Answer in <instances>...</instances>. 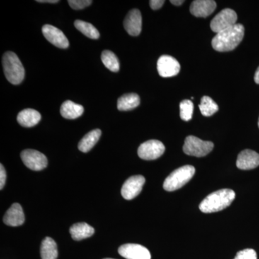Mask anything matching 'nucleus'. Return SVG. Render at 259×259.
<instances>
[{"mask_svg": "<svg viewBox=\"0 0 259 259\" xmlns=\"http://www.w3.org/2000/svg\"><path fill=\"white\" fill-rule=\"evenodd\" d=\"M245 28L241 24H236L231 28L218 32L213 37L212 46L214 50L227 52L234 50L244 37Z\"/></svg>", "mask_w": 259, "mask_h": 259, "instance_id": "1", "label": "nucleus"}, {"mask_svg": "<svg viewBox=\"0 0 259 259\" xmlns=\"http://www.w3.org/2000/svg\"><path fill=\"white\" fill-rule=\"evenodd\" d=\"M236 197L234 191L230 189L216 191L209 194L199 204V208L204 213L219 212L231 205Z\"/></svg>", "mask_w": 259, "mask_h": 259, "instance_id": "2", "label": "nucleus"}, {"mask_svg": "<svg viewBox=\"0 0 259 259\" xmlns=\"http://www.w3.org/2000/svg\"><path fill=\"white\" fill-rule=\"evenodd\" d=\"M3 69L7 79L13 84H20L25 78V69L15 53L8 51L3 58Z\"/></svg>", "mask_w": 259, "mask_h": 259, "instance_id": "3", "label": "nucleus"}, {"mask_svg": "<svg viewBox=\"0 0 259 259\" xmlns=\"http://www.w3.org/2000/svg\"><path fill=\"white\" fill-rule=\"evenodd\" d=\"M195 174V168L191 165H186L175 170L164 182L163 189L168 192L179 190L188 183Z\"/></svg>", "mask_w": 259, "mask_h": 259, "instance_id": "4", "label": "nucleus"}, {"mask_svg": "<svg viewBox=\"0 0 259 259\" xmlns=\"http://www.w3.org/2000/svg\"><path fill=\"white\" fill-rule=\"evenodd\" d=\"M214 144L211 141H204L190 136L186 138L183 151L188 156L203 157L212 151Z\"/></svg>", "mask_w": 259, "mask_h": 259, "instance_id": "5", "label": "nucleus"}, {"mask_svg": "<svg viewBox=\"0 0 259 259\" xmlns=\"http://www.w3.org/2000/svg\"><path fill=\"white\" fill-rule=\"evenodd\" d=\"M237 19L238 16L234 10L229 8L223 10L211 21V30L218 33L236 25Z\"/></svg>", "mask_w": 259, "mask_h": 259, "instance_id": "6", "label": "nucleus"}, {"mask_svg": "<svg viewBox=\"0 0 259 259\" xmlns=\"http://www.w3.org/2000/svg\"><path fill=\"white\" fill-rule=\"evenodd\" d=\"M165 151L164 145L157 140H150L139 146L138 154L140 158L147 161L161 157Z\"/></svg>", "mask_w": 259, "mask_h": 259, "instance_id": "7", "label": "nucleus"}, {"mask_svg": "<svg viewBox=\"0 0 259 259\" xmlns=\"http://www.w3.org/2000/svg\"><path fill=\"white\" fill-rule=\"evenodd\" d=\"M24 164L32 171H41L47 168L48 159L44 153L35 150L27 149L20 154Z\"/></svg>", "mask_w": 259, "mask_h": 259, "instance_id": "8", "label": "nucleus"}, {"mask_svg": "<svg viewBox=\"0 0 259 259\" xmlns=\"http://www.w3.org/2000/svg\"><path fill=\"white\" fill-rule=\"evenodd\" d=\"M158 74L161 77L168 78L177 76L180 71V64L175 58L168 55H163L158 59L157 62Z\"/></svg>", "mask_w": 259, "mask_h": 259, "instance_id": "9", "label": "nucleus"}, {"mask_svg": "<svg viewBox=\"0 0 259 259\" xmlns=\"http://www.w3.org/2000/svg\"><path fill=\"white\" fill-rule=\"evenodd\" d=\"M145 182L146 180L141 175L131 177L127 179L121 190V194L123 198L127 200H131L137 197L142 191Z\"/></svg>", "mask_w": 259, "mask_h": 259, "instance_id": "10", "label": "nucleus"}, {"mask_svg": "<svg viewBox=\"0 0 259 259\" xmlns=\"http://www.w3.org/2000/svg\"><path fill=\"white\" fill-rule=\"evenodd\" d=\"M42 32L46 38L51 44L60 49H67L69 42L64 32L51 25H45L42 26Z\"/></svg>", "mask_w": 259, "mask_h": 259, "instance_id": "11", "label": "nucleus"}, {"mask_svg": "<svg viewBox=\"0 0 259 259\" xmlns=\"http://www.w3.org/2000/svg\"><path fill=\"white\" fill-rule=\"evenodd\" d=\"M118 253L126 259H151L149 250L139 244L127 243L121 245Z\"/></svg>", "mask_w": 259, "mask_h": 259, "instance_id": "12", "label": "nucleus"}, {"mask_svg": "<svg viewBox=\"0 0 259 259\" xmlns=\"http://www.w3.org/2000/svg\"><path fill=\"white\" fill-rule=\"evenodd\" d=\"M124 28L129 35L138 36L142 30V16L138 9L131 10L124 20Z\"/></svg>", "mask_w": 259, "mask_h": 259, "instance_id": "13", "label": "nucleus"}, {"mask_svg": "<svg viewBox=\"0 0 259 259\" xmlns=\"http://www.w3.org/2000/svg\"><path fill=\"white\" fill-rule=\"evenodd\" d=\"M236 166L242 170L253 169L259 166V154L252 150L246 149L238 154Z\"/></svg>", "mask_w": 259, "mask_h": 259, "instance_id": "14", "label": "nucleus"}, {"mask_svg": "<svg viewBox=\"0 0 259 259\" xmlns=\"http://www.w3.org/2000/svg\"><path fill=\"white\" fill-rule=\"evenodd\" d=\"M217 4L213 0H195L190 6V13L197 18H207L216 9Z\"/></svg>", "mask_w": 259, "mask_h": 259, "instance_id": "15", "label": "nucleus"}, {"mask_svg": "<svg viewBox=\"0 0 259 259\" xmlns=\"http://www.w3.org/2000/svg\"><path fill=\"white\" fill-rule=\"evenodd\" d=\"M25 214L21 205L14 203L5 213L3 221L7 226L17 227L22 226L25 222Z\"/></svg>", "mask_w": 259, "mask_h": 259, "instance_id": "16", "label": "nucleus"}, {"mask_svg": "<svg viewBox=\"0 0 259 259\" xmlns=\"http://www.w3.org/2000/svg\"><path fill=\"white\" fill-rule=\"evenodd\" d=\"M41 119V115L33 109H25L18 115V122L20 125L25 127H31L36 125Z\"/></svg>", "mask_w": 259, "mask_h": 259, "instance_id": "17", "label": "nucleus"}, {"mask_svg": "<svg viewBox=\"0 0 259 259\" xmlns=\"http://www.w3.org/2000/svg\"><path fill=\"white\" fill-rule=\"evenodd\" d=\"M84 109L82 105L74 103L71 100H66L61 105V115L63 117L69 120H74L83 115Z\"/></svg>", "mask_w": 259, "mask_h": 259, "instance_id": "18", "label": "nucleus"}, {"mask_svg": "<svg viewBox=\"0 0 259 259\" xmlns=\"http://www.w3.org/2000/svg\"><path fill=\"white\" fill-rule=\"evenodd\" d=\"M70 233L75 241H81L93 236L95 229L88 223H78L71 227Z\"/></svg>", "mask_w": 259, "mask_h": 259, "instance_id": "19", "label": "nucleus"}, {"mask_svg": "<svg viewBox=\"0 0 259 259\" xmlns=\"http://www.w3.org/2000/svg\"><path fill=\"white\" fill-rule=\"evenodd\" d=\"M102 132L100 129H95L90 131L83 136L80 141L78 148L81 152L88 153L97 144L100 138L101 137Z\"/></svg>", "mask_w": 259, "mask_h": 259, "instance_id": "20", "label": "nucleus"}, {"mask_svg": "<svg viewBox=\"0 0 259 259\" xmlns=\"http://www.w3.org/2000/svg\"><path fill=\"white\" fill-rule=\"evenodd\" d=\"M140 102L141 100L137 94H126L117 100V109L120 111H128L139 106Z\"/></svg>", "mask_w": 259, "mask_h": 259, "instance_id": "21", "label": "nucleus"}, {"mask_svg": "<svg viewBox=\"0 0 259 259\" xmlns=\"http://www.w3.org/2000/svg\"><path fill=\"white\" fill-rule=\"evenodd\" d=\"M40 255L42 259H57V245L50 237H47L42 241Z\"/></svg>", "mask_w": 259, "mask_h": 259, "instance_id": "22", "label": "nucleus"}, {"mask_svg": "<svg viewBox=\"0 0 259 259\" xmlns=\"http://www.w3.org/2000/svg\"><path fill=\"white\" fill-rule=\"evenodd\" d=\"M74 26L81 33L91 39H98L100 32L91 23H87L83 20H77L74 22Z\"/></svg>", "mask_w": 259, "mask_h": 259, "instance_id": "23", "label": "nucleus"}, {"mask_svg": "<svg viewBox=\"0 0 259 259\" xmlns=\"http://www.w3.org/2000/svg\"><path fill=\"white\" fill-rule=\"evenodd\" d=\"M101 59L105 67L112 72H117L120 70V63L118 59L112 51H104L102 54Z\"/></svg>", "mask_w": 259, "mask_h": 259, "instance_id": "24", "label": "nucleus"}, {"mask_svg": "<svg viewBox=\"0 0 259 259\" xmlns=\"http://www.w3.org/2000/svg\"><path fill=\"white\" fill-rule=\"evenodd\" d=\"M199 110L202 115L205 117H210L218 111V105L212 98L209 97L204 96L201 99V103L199 105Z\"/></svg>", "mask_w": 259, "mask_h": 259, "instance_id": "25", "label": "nucleus"}, {"mask_svg": "<svg viewBox=\"0 0 259 259\" xmlns=\"http://www.w3.org/2000/svg\"><path fill=\"white\" fill-rule=\"evenodd\" d=\"M194 104L191 100H185L180 103V117L184 121H189L192 118Z\"/></svg>", "mask_w": 259, "mask_h": 259, "instance_id": "26", "label": "nucleus"}, {"mask_svg": "<svg viewBox=\"0 0 259 259\" xmlns=\"http://www.w3.org/2000/svg\"><path fill=\"white\" fill-rule=\"evenodd\" d=\"M70 7L74 10H82L93 3L92 0H69Z\"/></svg>", "mask_w": 259, "mask_h": 259, "instance_id": "27", "label": "nucleus"}, {"mask_svg": "<svg viewBox=\"0 0 259 259\" xmlns=\"http://www.w3.org/2000/svg\"><path fill=\"white\" fill-rule=\"evenodd\" d=\"M234 259H257L256 252L253 249L247 248L238 252Z\"/></svg>", "mask_w": 259, "mask_h": 259, "instance_id": "28", "label": "nucleus"}, {"mask_svg": "<svg viewBox=\"0 0 259 259\" xmlns=\"http://www.w3.org/2000/svg\"><path fill=\"white\" fill-rule=\"evenodd\" d=\"M7 174L3 164L0 166V190H3L6 182Z\"/></svg>", "mask_w": 259, "mask_h": 259, "instance_id": "29", "label": "nucleus"}, {"mask_svg": "<svg viewBox=\"0 0 259 259\" xmlns=\"http://www.w3.org/2000/svg\"><path fill=\"white\" fill-rule=\"evenodd\" d=\"M165 1L163 0H151L149 2L150 6H151V9L153 10H156L160 9L162 8L163 4H164Z\"/></svg>", "mask_w": 259, "mask_h": 259, "instance_id": "30", "label": "nucleus"}, {"mask_svg": "<svg viewBox=\"0 0 259 259\" xmlns=\"http://www.w3.org/2000/svg\"><path fill=\"white\" fill-rule=\"evenodd\" d=\"M37 2L40 3H52V4L59 3V0H37Z\"/></svg>", "mask_w": 259, "mask_h": 259, "instance_id": "31", "label": "nucleus"}, {"mask_svg": "<svg viewBox=\"0 0 259 259\" xmlns=\"http://www.w3.org/2000/svg\"><path fill=\"white\" fill-rule=\"evenodd\" d=\"M170 2H171V4L176 5V6H180V5H182L185 3V1H183V0H171V1Z\"/></svg>", "mask_w": 259, "mask_h": 259, "instance_id": "32", "label": "nucleus"}, {"mask_svg": "<svg viewBox=\"0 0 259 259\" xmlns=\"http://www.w3.org/2000/svg\"><path fill=\"white\" fill-rule=\"evenodd\" d=\"M254 81L255 82L258 83L259 84V66L258 69H257L256 71H255L254 75Z\"/></svg>", "mask_w": 259, "mask_h": 259, "instance_id": "33", "label": "nucleus"}, {"mask_svg": "<svg viewBox=\"0 0 259 259\" xmlns=\"http://www.w3.org/2000/svg\"><path fill=\"white\" fill-rule=\"evenodd\" d=\"M104 259H114V258H104Z\"/></svg>", "mask_w": 259, "mask_h": 259, "instance_id": "34", "label": "nucleus"}, {"mask_svg": "<svg viewBox=\"0 0 259 259\" xmlns=\"http://www.w3.org/2000/svg\"><path fill=\"white\" fill-rule=\"evenodd\" d=\"M258 127H259V118H258Z\"/></svg>", "mask_w": 259, "mask_h": 259, "instance_id": "35", "label": "nucleus"}]
</instances>
